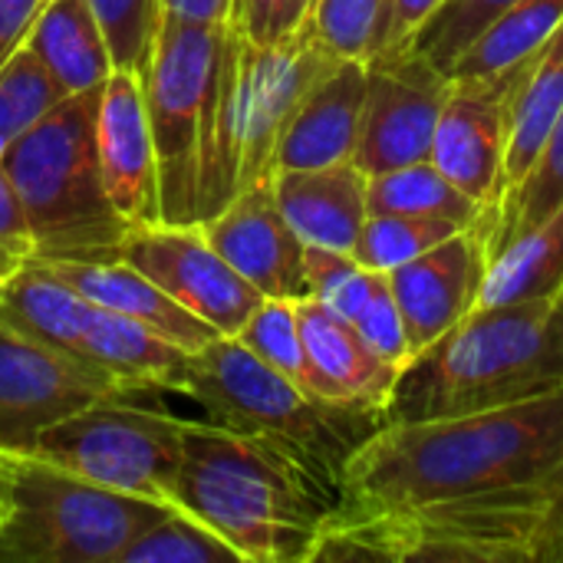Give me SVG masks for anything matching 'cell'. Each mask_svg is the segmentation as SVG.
Returning <instances> with one entry per match:
<instances>
[{
    "mask_svg": "<svg viewBox=\"0 0 563 563\" xmlns=\"http://www.w3.org/2000/svg\"><path fill=\"white\" fill-rule=\"evenodd\" d=\"M563 455V386L505 409L386 422L346 462L333 511L435 505L528 482Z\"/></svg>",
    "mask_w": 563,
    "mask_h": 563,
    "instance_id": "1",
    "label": "cell"
},
{
    "mask_svg": "<svg viewBox=\"0 0 563 563\" xmlns=\"http://www.w3.org/2000/svg\"><path fill=\"white\" fill-rule=\"evenodd\" d=\"M317 561L563 563V455L528 482L452 501L330 511Z\"/></svg>",
    "mask_w": 563,
    "mask_h": 563,
    "instance_id": "2",
    "label": "cell"
},
{
    "mask_svg": "<svg viewBox=\"0 0 563 563\" xmlns=\"http://www.w3.org/2000/svg\"><path fill=\"white\" fill-rule=\"evenodd\" d=\"M172 505L205 521L244 563H313L336 498L274 445L188 419Z\"/></svg>",
    "mask_w": 563,
    "mask_h": 563,
    "instance_id": "3",
    "label": "cell"
},
{
    "mask_svg": "<svg viewBox=\"0 0 563 563\" xmlns=\"http://www.w3.org/2000/svg\"><path fill=\"white\" fill-rule=\"evenodd\" d=\"M561 386L563 313L554 300L472 310L399 373L386 422L505 409Z\"/></svg>",
    "mask_w": 563,
    "mask_h": 563,
    "instance_id": "4",
    "label": "cell"
},
{
    "mask_svg": "<svg viewBox=\"0 0 563 563\" xmlns=\"http://www.w3.org/2000/svg\"><path fill=\"white\" fill-rule=\"evenodd\" d=\"M172 393L195 399L208 422L274 445L336 501L346 462L386 426V409L313 396L261 363L238 336H214L191 353Z\"/></svg>",
    "mask_w": 563,
    "mask_h": 563,
    "instance_id": "5",
    "label": "cell"
},
{
    "mask_svg": "<svg viewBox=\"0 0 563 563\" xmlns=\"http://www.w3.org/2000/svg\"><path fill=\"white\" fill-rule=\"evenodd\" d=\"M96 99L99 89L66 96L0 155L30 218L33 261L119 257L132 231L109 201L99 175L92 142Z\"/></svg>",
    "mask_w": 563,
    "mask_h": 563,
    "instance_id": "6",
    "label": "cell"
},
{
    "mask_svg": "<svg viewBox=\"0 0 563 563\" xmlns=\"http://www.w3.org/2000/svg\"><path fill=\"white\" fill-rule=\"evenodd\" d=\"M168 508L0 449V563H119Z\"/></svg>",
    "mask_w": 563,
    "mask_h": 563,
    "instance_id": "7",
    "label": "cell"
},
{
    "mask_svg": "<svg viewBox=\"0 0 563 563\" xmlns=\"http://www.w3.org/2000/svg\"><path fill=\"white\" fill-rule=\"evenodd\" d=\"M224 30L228 23L162 20L155 56L142 79L158 158L162 224H198L205 122Z\"/></svg>",
    "mask_w": 563,
    "mask_h": 563,
    "instance_id": "8",
    "label": "cell"
},
{
    "mask_svg": "<svg viewBox=\"0 0 563 563\" xmlns=\"http://www.w3.org/2000/svg\"><path fill=\"white\" fill-rule=\"evenodd\" d=\"M188 419L132 402V396L92 402L49 426L30 449L102 488L168 501L185 455Z\"/></svg>",
    "mask_w": 563,
    "mask_h": 563,
    "instance_id": "9",
    "label": "cell"
},
{
    "mask_svg": "<svg viewBox=\"0 0 563 563\" xmlns=\"http://www.w3.org/2000/svg\"><path fill=\"white\" fill-rule=\"evenodd\" d=\"M241 33V30H238ZM313 20L280 40V43H251L241 33L238 49V191L274 178V155L280 135L303 96L340 63Z\"/></svg>",
    "mask_w": 563,
    "mask_h": 563,
    "instance_id": "10",
    "label": "cell"
},
{
    "mask_svg": "<svg viewBox=\"0 0 563 563\" xmlns=\"http://www.w3.org/2000/svg\"><path fill=\"white\" fill-rule=\"evenodd\" d=\"M135 393L112 373L46 346L0 320V449L30 452L59 419Z\"/></svg>",
    "mask_w": 563,
    "mask_h": 563,
    "instance_id": "11",
    "label": "cell"
},
{
    "mask_svg": "<svg viewBox=\"0 0 563 563\" xmlns=\"http://www.w3.org/2000/svg\"><path fill=\"white\" fill-rule=\"evenodd\" d=\"M452 76L412 46H386L366 59V109L356 165L366 175L432 158V135Z\"/></svg>",
    "mask_w": 563,
    "mask_h": 563,
    "instance_id": "12",
    "label": "cell"
},
{
    "mask_svg": "<svg viewBox=\"0 0 563 563\" xmlns=\"http://www.w3.org/2000/svg\"><path fill=\"white\" fill-rule=\"evenodd\" d=\"M119 257L155 280L185 310L211 323L221 336H234L264 300V294L221 257L201 224L132 228Z\"/></svg>",
    "mask_w": 563,
    "mask_h": 563,
    "instance_id": "13",
    "label": "cell"
},
{
    "mask_svg": "<svg viewBox=\"0 0 563 563\" xmlns=\"http://www.w3.org/2000/svg\"><path fill=\"white\" fill-rule=\"evenodd\" d=\"M511 86L515 69L488 79H452L432 135V165L472 195L488 218L501 198Z\"/></svg>",
    "mask_w": 563,
    "mask_h": 563,
    "instance_id": "14",
    "label": "cell"
},
{
    "mask_svg": "<svg viewBox=\"0 0 563 563\" xmlns=\"http://www.w3.org/2000/svg\"><path fill=\"white\" fill-rule=\"evenodd\" d=\"M92 142L99 175L115 211L132 228L162 224L158 158L142 76L115 69L102 82L92 115Z\"/></svg>",
    "mask_w": 563,
    "mask_h": 563,
    "instance_id": "15",
    "label": "cell"
},
{
    "mask_svg": "<svg viewBox=\"0 0 563 563\" xmlns=\"http://www.w3.org/2000/svg\"><path fill=\"white\" fill-rule=\"evenodd\" d=\"M221 257L264 297L307 300V244L284 218L274 178L241 188L214 218L201 224Z\"/></svg>",
    "mask_w": 563,
    "mask_h": 563,
    "instance_id": "16",
    "label": "cell"
},
{
    "mask_svg": "<svg viewBox=\"0 0 563 563\" xmlns=\"http://www.w3.org/2000/svg\"><path fill=\"white\" fill-rule=\"evenodd\" d=\"M485 271V238L478 228H468L389 274V287L409 333L412 360L475 310Z\"/></svg>",
    "mask_w": 563,
    "mask_h": 563,
    "instance_id": "17",
    "label": "cell"
},
{
    "mask_svg": "<svg viewBox=\"0 0 563 563\" xmlns=\"http://www.w3.org/2000/svg\"><path fill=\"white\" fill-rule=\"evenodd\" d=\"M366 109V59H340L300 102L287 122L277 155V172L333 168L356 162Z\"/></svg>",
    "mask_w": 563,
    "mask_h": 563,
    "instance_id": "18",
    "label": "cell"
},
{
    "mask_svg": "<svg viewBox=\"0 0 563 563\" xmlns=\"http://www.w3.org/2000/svg\"><path fill=\"white\" fill-rule=\"evenodd\" d=\"M49 264L76 294H82L89 303L112 310L119 317H129L135 323L152 327L155 333L168 336L172 343L198 353L214 336H221L211 323L185 310L178 300H172L155 280H148L139 267H132L122 257H102V261H43Z\"/></svg>",
    "mask_w": 563,
    "mask_h": 563,
    "instance_id": "19",
    "label": "cell"
},
{
    "mask_svg": "<svg viewBox=\"0 0 563 563\" xmlns=\"http://www.w3.org/2000/svg\"><path fill=\"white\" fill-rule=\"evenodd\" d=\"M274 195L284 218L307 247L353 254L369 218L366 172L356 162L333 168L277 172Z\"/></svg>",
    "mask_w": 563,
    "mask_h": 563,
    "instance_id": "20",
    "label": "cell"
},
{
    "mask_svg": "<svg viewBox=\"0 0 563 563\" xmlns=\"http://www.w3.org/2000/svg\"><path fill=\"white\" fill-rule=\"evenodd\" d=\"M297 313H300V333L317 379V393L327 399H346V402L386 409L399 369L383 363L363 343L356 327L336 317L333 310H327L320 300L313 297L297 300Z\"/></svg>",
    "mask_w": 563,
    "mask_h": 563,
    "instance_id": "21",
    "label": "cell"
},
{
    "mask_svg": "<svg viewBox=\"0 0 563 563\" xmlns=\"http://www.w3.org/2000/svg\"><path fill=\"white\" fill-rule=\"evenodd\" d=\"M76 356L112 373L139 396L155 389L172 393L191 350L172 343L168 336L155 333L145 323H135L129 317H119L92 303L86 327L79 333Z\"/></svg>",
    "mask_w": 563,
    "mask_h": 563,
    "instance_id": "22",
    "label": "cell"
},
{
    "mask_svg": "<svg viewBox=\"0 0 563 563\" xmlns=\"http://www.w3.org/2000/svg\"><path fill=\"white\" fill-rule=\"evenodd\" d=\"M26 46L66 96L102 89L115 73L109 40L89 0H46Z\"/></svg>",
    "mask_w": 563,
    "mask_h": 563,
    "instance_id": "23",
    "label": "cell"
},
{
    "mask_svg": "<svg viewBox=\"0 0 563 563\" xmlns=\"http://www.w3.org/2000/svg\"><path fill=\"white\" fill-rule=\"evenodd\" d=\"M561 112L563 26L528 63H521L515 69V86H511V99H508V152H505L501 198L531 172V165L538 162Z\"/></svg>",
    "mask_w": 563,
    "mask_h": 563,
    "instance_id": "24",
    "label": "cell"
},
{
    "mask_svg": "<svg viewBox=\"0 0 563 563\" xmlns=\"http://www.w3.org/2000/svg\"><path fill=\"white\" fill-rule=\"evenodd\" d=\"M563 290V205L488 257L475 310L558 300Z\"/></svg>",
    "mask_w": 563,
    "mask_h": 563,
    "instance_id": "25",
    "label": "cell"
},
{
    "mask_svg": "<svg viewBox=\"0 0 563 563\" xmlns=\"http://www.w3.org/2000/svg\"><path fill=\"white\" fill-rule=\"evenodd\" d=\"M89 310L92 303L43 261H30L0 284V320L73 356Z\"/></svg>",
    "mask_w": 563,
    "mask_h": 563,
    "instance_id": "26",
    "label": "cell"
},
{
    "mask_svg": "<svg viewBox=\"0 0 563 563\" xmlns=\"http://www.w3.org/2000/svg\"><path fill=\"white\" fill-rule=\"evenodd\" d=\"M563 26V0H518L449 66L452 79L505 76L528 63Z\"/></svg>",
    "mask_w": 563,
    "mask_h": 563,
    "instance_id": "27",
    "label": "cell"
},
{
    "mask_svg": "<svg viewBox=\"0 0 563 563\" xmlns=\"http://www.w3.org/2000/svg\"><path fill=\"white\" fill-rule=\"evenodd\" d=\"M366 205L369 214L439 218L459 228H482L488 218V211L472 195H465L455 181H449L432 165V158L389 168L379 175H366Z\"/></svg>",
    "mask_w": 563,
    "mask_h": 563,
    "instance_id": "28",
    "label": "cell"
},
{
    "mask_svg": "<svg viewBox=\"0 0 563 563\" xmlns=\"http://www.w3.org/2000/svg\"><path fill=\"white\" fill-rule=\"evenodd\" d=\"M563 205V112L558 115L538 162L531 172L498 201L492 218L478 228L488 247V257L498 254L511 238L541 224Z\"/></svg>",
    "mask_w": 563,
    "mask_h": 563,
    "instance_id": "29",
    "label": "cell"
},
{
    "mask_svg": "<svg viewBox=\"0 0 563 563\" xmlns=\"http://www.w3.org/2000/svg\"><path fill=\"white\" fill-rule=\"evenodd\" d=\"M261 363H267L271 369H277L280 376H287L290 383L303 386L307 393H317V379L310 369V356L303 346V333H300V313H297V300H284V297H264L261 307L247 317V323L234 333ZM327 399V396H323Z\"/></svg>",
    "mask_w": 563,
    "mask_h": 563,
    "instance_id": "30",
    "label": "cell"
},
{
    "mask_svg": "<svg viewBox=\"0 0 563 563\" xmlns=\"http://www.w3.org/2000/svg\"><path fill=\"white\" fill-rule=\"evenodd\" d=\"M63 99L66 89L49 76L36 53L30 46L16 49L0 66V155L40 119H46Z\"/></svg>",
    "mask_w": 563,
    "mask_h": 563,
    "instance_id": "31",
    "label": "cell"
},
{
    "mask_svg": "<svg viewBox=\"0 0 563 563\" xmlns=\"http://www.w3.org/2000/svg\"><path fill=\"white\" fill-rule=\"evenodd\" d=\"M119 563H244L241 554L218 538L205 521L172 505L152 521Z\"/></svg>",
    "mask_w": 563,
    "mask_h": 563,
    "instance_id": "32",
    "label": "cell"
},
{
    "mask_svg": "<svg viewBox=\"0 0 563 563\" xmlns=\"http://www.w3.org/2000/svg\"><path fill=\"white\" fill-rule=\"evenodd\" d=\"M468 231L439 218H412V214H369L363 234L353 247V257L376 274H393L396 267L416 261L452 234Z\"/></svg>",
    "mask_w": 563,
    "mask_h": 563,
    "instance_id": "33",
    "label": "cell"
},
{
    "mask_svg": "<svg viewBox=\"0 0 563 563\" xmlns=\"http://www.w3.org/2000/svg\"><path fill=\"white\" fill-rule=\"evenodd\" d=\"M515 3L518 0H442L419 33L402 46H412L449 73V66L482 36V30Z\"/></svg>",
    "mask_w": 563,
    "mask_h": 563,
    "instance_id": "34",
    "label": "cell"
},
{
    "mask_svg": "<svg viewBox=\"0 0 563 563\" xmlns=\"http://www.w3.org/2000/svg\"><path fill=\"white\" fill-rule=\"evenodd\" d=\"M393 0H313V30L343 59H369L386 46Z\"/></svg>",
    "mask_w": 563,
    "mask_h": 563,
    "instance_id": "35",
    "label": "cell"
},
{
    "mask_svg": "<svg viewBox=\"0 0 563 563\" xmlns=\"http://www.w3.org/2000/svg\"><path fill=\"white\" fill-rule=\"evenodd\" d=\"M89 3L102 23L115 69H129L145 79L165 20L162 0H89Z\"/></svg>",
    "mask_w": 563,
    "mask_h": 563,
    "instance_id": "36",
    "label": "cell"
},
{
    "mask_svg": "<svg viewBox=\"0 0 563 563\" xmlns=\"http://www.w3.org/2000/svg\"><path fill=\"white\" fill-rule=\"evenodd\" d=\"M379 274L366 271L353 254L343 251H323V247H307V284L310 297L320 300L327 310H333L343 320H356L363 303L369 300Z\"/></svg>",
    "mask_w": 563,
    "mask_h": 563,
    "instance_id": "37",
    "label": "cell"
},
{
    "mask_svg": "<svg viewBox=\"0 0 563 563\" xmlns=\"http://www.w3.org/2000/svg\"><path fill=\"white\" fill-rule=\"evenodd\" d=\"M356 333L363 336V343L389 366H396L399 373L412 363V346H409V333L399 313V303L393 297L389 287V274H379L369 300L363 303V310L353 320Z\"/></svg>",
    "mask_w": 563,
    "mask_h": 563,
    "instance_id": "38",
    "label": "cell"
},
{
    "mask_svg": "<svg viewBox=\"0 0 563 563\" xmlns=\"http://www.w3.org/2000/svg\"><path fill=\"white\" fill-rule=\"evenodd\" d=\"M313 16V0H241L234 26L251 43H280L300 33Z\"/></svg>",
    "mask_w": 563,
    "mask_h": 563,
    "instance_id": "39",
    "label": "cell"
},
{
    "mask_svg": "<svg viewBox=\"0 0 563 563\" xmlns=\"http://www.w3.org/2000/svg\"><path fill=\"white\" fill-rule=\"evenodd\" d=\"M33 257H36V241L30 231V218L0 162V284L16 271H23Z\"/></svg>",
    "mask_w": 563,
    "mask_h": 563,
    "instance_id": "40",
    "label": "cell"
},
{
    "mask_svg": "<svg viewBox=\"0 0 563 563\" xmlns=\"http://www.w3.org/2000/svg\"><path fill=\"white\" fill-rule=\"evenodd\" d=\"M46 0H0V66L26 46Z\"/></svg>",
    "mask_w": 563,
    "mask_h": 563,
    "instance_id": "41",
    "label": "cell"
},
{
    "mask_svg": "<svg viewBox=\"0 0 563 563\" xmlns=\"http://www.w3.org/2000/svg\"><path fill=\"white\" fill-rule=\"evenodd\" d=\"M442 0H393V10H389V30H386V46H402L409 43L419 26L439 10ZM383 46V49H386Z\"/></svg>",
    "mask_w": 563,
    "mask_h": 563,
    "instance_id": "42",
    "label": "cell"
},
{
    "mask_svg": "<svg viewBox=\"0 0 563 563\" xmlns=\"http://www.w3.org/2000/svg\"><path fill=\"white\" fill-rule=\"evenodd\" d=\"M165 20H188V23H231L234 0H162Z\"/></svg>",
    "mask_w": 563,
    "mask_h": 563,
    "instance_id": "43",
    "label": "cell"
},
{
    "mask_svg": "<svg viewBox=\"0 0 563 563\" xmlns=\"http://www.w3.org/2000/svg\"><path fill=\"white\" fill-rule=\"evenodd\" d=\"M554 303H558V310H561V313H563V290H561V294H558V300H554Z\"/></svg>",
    "mask_w": 563,
    "mask_h": 563,
    "instance_id": "44",
    "label": "cell"
},
{
    "mask_svg": "<svg viewBox=\"0 0 563 563\" xmlns=\"http://www.w3.org/2000/svg\"><path fill=\"white\" fill-rule=\"evenodd\" d=\"M238 7H241V0H234V10H231V20H234V13H238Z\"/></svg>",
    "mask_w": 563,
    "mask_h": 563,
    "instance_id": "45",
    "label": "cell"
}]
</instances>
